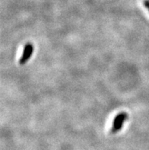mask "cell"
<instances>
[{
  "label": "cell",
  "mask_w": 149,
  "mask_h": 150,
  "mask_svg": "<svg viewBox=\"0 0 149 150\" xmlns=\"http://www.w3.org/2000/svg\"><path fill=\"white\" fill-rule=\"evenodd\" d=\"M127 118H128V114L126 112H120L117 114L113 120L110 133L112 134H115V133H118L123 128V124Z\"/></svg>",
  "instance_id": "6da1fadb"
},
{
  "label": "cell",
  "mask_w": 149,
  "mask_h": 150,
  "mask_svg": "<svg viewBox=\"0 0 149 150\" xmlns=\"http://www.w3.org/2000/svg\"><path fill=\"white\" fill-rule=\"evenodd\" d=\"M34 52V45L30 43L27 44L25 46L24 50H23L22 55H21V58L19 59V64L20 65H25V63L28 61Z\"/></svg>",
  "instance_id": "7a4b0ae2"
},
{
  "label": "cell",
  "mask_w": 149,
  "mask_h": 150,
  "mask_svg": "<svg viewBox=\"0 0 149 150\" xmlns=\"http://www.w3.org/2000/svg\"><path fill=\"white\" fill-rule=\"evenodd\" d=\"M143 4L144 6H145L146 8H148V10L149 11V0H144Z\"/></svg>",
  "instance_id": "3957f363"
}]
</instances>
